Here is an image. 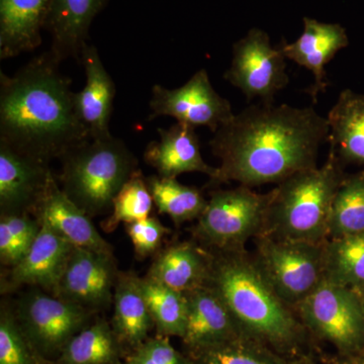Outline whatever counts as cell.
Here are the masks:
<instances>
[{
  "label": "cell",
  "mask_w": 364,
  "mask_h": 364,
  "mask_svg": "<svg viewBox=\"0 0 364 364\" xmlns=\"http://www.w3.org/2000/svg\"><path fill=\"white\" fill-rule=\"evenodd\" d=\"M329 134L327 119L313 107L250 105L210 141L213 155L221 163L208 186L215 188L234 181L252 188L316 168L318 150Z\"/></svg>",
  "instance_id": "1"
},
{
  "label": "cell",
  "mask_w": 364,
  "mask_h": 364,
  "mask_svg": "<svg viewBox=\"0 0 364 364\" xmlns=\"http://www.w3.org/2000/svg\"><path fill=\"white\" fill-rule=\"evenodd\" d=\"M60 64L49 51L13 76L0 72V142L46 163L90 140Z\"/></svg>",
  "instance_id": "2"
},
{
  "label": "cell",
  "mask_w": 364,
  "mask_h": 364,
  "mask_svg": "<svg viewBox=\"0 0 364 364\" xmlns=\"http://www.w3.org/2000/svg\"><path fill=\"white\" fill-rule=\"evenodd\" d=\"M210 251L205 286L221 296L244 334L289 359L313 351L305 326L268 286L247 249Z\"/></svg>",
  "instance_id": "3"
},
{
  "label": "cell",
  "mask_w": 364,
  "mask_h": 364,
  "mask_svg": "<svg viewBox=\"0 0 364 364\" xmlns=\"http://www.w3.org/2000/svg\"><path fill=\"white\" fill-rule=\"evenodd\" d=\"M344 166L330 150L322 167L303 170L277 184L272 191L263 235L311 243L329 240L330 213L347 176Z\"/></svg>",
  "instance_id": "4"
},
{
  "label": "cell",
  "mask_w": 364,
  "mask_h": 364,
  "mask_svg": "<svg viewBox=\"0 0 364 364\" xmlns=\"http://www.w3.org/2000/svg\"><path fill=\"white\" fill-rule=\"evenodd\" d=\"M60 160V188L90 218L111 210L114 196L138 170L135 155L112 135L90 139Z\"/></svg>",
  "instance_id": "5"
},
{
  "label": "cell",
  "mask_w": 364,
  "mask_h": 364,
  "mask_svg": "<svg viewBox=\"0 0 364 364\" xmlns=\"http://www.w3.org/2000/svg\"><path fill=\"white\" fill-rule=\"evenodd\" d=\"M272 191L258 193L248 186L214 189L191 236L212 251L245 250L246 243L263 234Z\"/></svg>",
  "instance_id": "6"
},
{
  "label": "cell",
  "mask_w": 364,
  "mask_h": 364,
  "mask_svg": "<svg viewBox=\"0 0 364 364\" xmlns=\"http://www.w3.org/2000/svg\"><path fill=\"white\" fill-rule=\"evenodd\" d=\"M253 243L251 255L256 267L291 310L325 279V243L286 240L263 234L254 238Z\"/></svg>",
  "instance_id": "7"
},
{
  "label": "cell",
  "mask_w": 364,
  "mask_h": 364,
  "mask_svg": "<svg viewBox=\"0 0 364 364\" xmlns=\"http://www.w3.org/2000/svg\"><path fill=\"white\" fill-rule=\"evenodd\" d=\"M293 310L312 339L332 345L336 353L363 348V311L353 289L324 279Z\"/></svg>",
  "instance_id": "8"
},
{
  "label": "cell",
  "mask_w": 364,
  "mask_h": 364,
  "mask_svg": "<svg viewBox=\"0 0 364 364\" xmlns=\"http://www.w3.org/2000/svg\"><path fill=\"white\" fill-rule=\"evenodd\" d=\"M23 331L41 353L56 361L68 342L90 324L97 314L32 287L14 308Z\"/></svg>",
  "instance_id": "9"
},
{
  "label": "cell",
  "mask_w": 364,
  "mask_h": 364,
  "mask_svg": "<svg viewBox=\"0 0 364 364\" xmlns=\"http://www.w3.org/2000/svg\"><path fill=\"white\" fill-rule=\"evenodd\" d=\"M286 59L280 46L272 47L264 31L253 28L235 43L231 66L224 77L247 100L259 98L263 104H274L275 95L289 82Z\"/></svg>",
  "instance_id": "10"
},
{
  "label": "cell",
  "mask_w": 364,
  "mask_h": 364,
  "mask_svg": "<svg viewBox=\"0 0 364 364\" xmlns=\"http://www.w3.org/2000/svg\"><path fill=\"white\" fill-rule=\"evenodd\" d=\"M149 121L159 117H174L178 123L208 127L215 133L235 116L229 100L210 83L205 69L196 72L186 85L174 90L153 86Z\"/></svg>",
  "instance_id": "11"
},
{
  "label": "cell",
  "mask_w": 364,
  "mask_h": 364,
  "mask_svg": "<svg viewBox=\"0 0 364 364\" xmlns=\"http://www.w3.org/2000/svg\"><path fill=\"white\" fill-rule=\"evenodd\" d=\"M119 273L114 253L74 247L55 296L102 312L114 303Z\"/></svg>",
  "instance_id": "12"
},
{
  "label": "cell",
  "mask_w": 364,
  "mask_h": 364,
  "mask_svg": "<svg viewBox=\"0 0 364 364\" xmlns=\"http://www.w3.org/2000/svg\"><path fill=\"white\" fill-rule=\"evenodd\" d=\"M41 231L25 257L2 273L1 294L21 287H40L55 296L75 246L49 224L40 221Z\"/></svg>",
  "instance_id": "13"
},
{
  "label": "cell",
  "mask_w": 364,
  "mask_h": 364,
  "mask_svg": "<svg viewBox=\"0 0 364 364\" xmlns=\"http://www.w3.org/2000/svg\"><path fill=\"white\" fill-rule=\"evenodd\" d=\"M53 176L49 163L0 142V215H35Z\"/></svg>",
  "instance_id": "14"
},
{
  "label": "cell",
  "mask_w": 364,
  "mask_h": 364,
  "mask_svg": "<svg viewBox=\"0 0 364 364\" xmlns=\"http://www.w3.org/2000/svg\"><path fill=\"white\" fill-rule=\"evenodd\" d=\"M349 45L348 36L338 23H326L304 18V32L291 44L280 45L287 59L308 69L315 77L314 85L306 88L314 102H317L318 93L325 92L329 86L326 78L325 66L335 55Z\"/></svg>",
  "instance_id": "15"
},
{
  "label": "cell",
  "mask_w": 364,
  "mask_h": 364,
  "mask_svg": "<svg viewBox=\"0 0 364 364\" xmlns=\"http://www.w3.org/2000/svg\"><path fill=\"white\" fill-rule=\"evenodd\" d=\"M184 294L188 299V322L181 339L184 351L223 343L245 335L212 287H198Z\"/></svg>",
  "instance_id": "16"
},
{
  "label": "cell",
  "mask_w": 364,
  "mask_h": 364,
  "mask_svg": "<svg viewBox=\"0 0 364 364\" xmlns=\"http://www.w3.org/2000/svg\"><path fill=\"white\" fill-rule=\"evenodd\" d=\"M159 140L148 144L144 160L163 178H177L182 173L200 172L210 179L217 174V167L203 160L200 140L195 127L178 123L168 129H158Z\"/></svg>",
  "instance_id": "17"
},
{
  "label": "cell",
  "mask_w": 364,
  "mask_h": 364,
  "mask_svg": "<svg viewBox=\"0 0 364 364\" xmlns=\"http://www.w3.org/2000/svg\"><path fill=\"white\" fill-rule=\"evenodd\" d=\"M85 71V85L75 92L76 109L90 132V139L112 136L109 123L116 95V85L102 63L97 48L86 45L81 54Z\"/></svg>",
  "instance_id": "18"
},
{
  "label": "cell",
  "mask_w": 364,
  "mask_h": 364,
  "mask_svg": "<svg viewBox=\"0 0 364 364\" xmlns=\"http://www.w3.org/2000/svg\"><path fill=\"white\" fill-rule=\"evenodd\" d=\"M212 254L195 239L176 241L154 256L145 277L182 294L207 284Z\"/></svg>",
  "instance_id": "19"
},
{
  "label": "cell",
  "mask_w": 364,
  "mask_h": 364,
  "mask_svg": "<svg viewBox=\"0 0 364 364\" xmlns=\"http://www.w3.org/2000/svg\"><path fill=\"white\" fill-rule=\"evenodd\" d=\"M33 217L49 224L75 247L114 253L112 246L97 231L90 215L65 195L55 176Z\"/></svg>",
  "instance_id": "20"
},
{
  "label": "cell",
  "mask_w": 364,
  "mask_h": 364,
  "mask_svg": "<svg viewBox=\"0 0 364 364\" xmlns=\"http://www.w3.org/2000/svg\"><path fill=\"white\" fill-rule=\"evenodd\" d=\"M107 0H51L47 26L51 33V54L60 63L67 59L81 61L87 45L91 23Z\"/></svg>",
  "instance_id": "21"
},
{
  "label": "cell",
  "mask_w": 364,
  "mask_h": 364,
  "mask_svg": "<svg viewBox=\"0 0 364 364\" xmlns=\"http://www.w3.org/2000/svg\"><path fill=\"white\" fill-rule=\"evenodd\" d=\"M50 4L51 0H0V59L39 47Z\"/></svg>",
  "instance_id": "22"
},
{
  "label": "cell",
  "mask_w": 364,
  "mask_h": 364,
  "mask_svg": "<svg viewBox=\"0 0 364 364\" xmlns=\"http://www.w3.org/2000/svg\"><path fill=\"white\" fill-rule=\"evenodd\" d=\"M133 272H119L114 291L111 325L127 355L141 346L155 328L140 284Z\"/></svg>",
  "instance_id": "23"
},
{
  "label": "cell",
  "mask_w": 364,
  "mask_h": 364,
  "mask_svg": "<svg viewBox=\"0 0 364 364\" xmlns=\"http://www.w3.org/2000/svg\"><path fill=\"white\" fill-rule=\"evenodd\" d=\"M327 121L330 150L344 165L364 167V95L342 91Z\"/></svg>",
  "instance_id": "24"
},
{
  "label": "cell",
  "mask_w": 364,
  "mask_h": 364,
  "mask_svg": "<svg viewBox=\"0 0 364 364\" xmlns=\"http://www.w3.org/2000/svg\"><path fill=\"white\" fill-rule=\"evenodd\" d=\"M127 352L105 318L83 328L66 345L57 364H124Z\"/></svg>",
  "instance_id": "25"
},
{
  "label": "cell",
  "mask_w": 364,
  "mask_h": 364,
  "mask_svg": "<svg viewBox=\"0 0 364 364\" xmlns=\"http://www.w3.org/2000/svg\"><path fill=\"white\" fill-rule=\"evenodd\" d=\"M148 188L160 214L167 215L177 228L195 221L203 214L208 200L200 189L186 186L176 178L146 177Z\"/></svg>",
  "instance_id": "26"
},
{
  "label": "cell",
  "mask_w": 364,
  "mask_h": 364,
  "mask_svg": "<svg viewBox=\"0 0 364 364\" xmlns=\"http://www.w3.org/2000/svg\"><path fill=\"white\" fill-rule=\"evenodd\" d=\"M325 279L351 289H364V231L326 242Z\"/></svg>",
  "instance_id": "27"
},
{
  "label": "cell",
  "mask_w": 364,
  "mask_h": 364,
  "mask_svg": "<svg viewBox=\"0 0 364 364\" xmlns=\"http://www.w3.org/2000/svg\"><path fill=\"white\" fill-rule=\"evenodd\" d=\"M140 284L154 321L156 334L169 338H183L188 322L186 294L147 277H141Z\"/></svg>",
  "instance_id": "28"
},
{
  "label": "cell",
  "mask_w": 364,
  "mask_h": 364,
  "mask_svg": "<svg viewBox=\"0 0 364 364\" xmlns=\"http://www.w3.org/2000/svg\"><path fill=\"white\" fill-rule=\"evenodd\" d=\"M183 352L195 364H289V358L246 335L223 343Z\"/></svg>",
  "instance_id": "29"
},
{
  "label": "cell",
  "mask_w": 364,
  "mask_h": 364,
  "mask_svg": "<svg viewBox=\"0 0 364 364\" xmlns=\"http://www.w3.org/2000/svg\"><path fill=\"white\" fill-rule=\"evenodd\" d=\"M364 231V171L347 174L339 186L329 218V239Z\"/></svg>",
  "instance_id": "30"
},
{
  "label": "cell",
  "mask_w": 364,
  "mask_h": 364,
  "mask_svg": "<svg viewBox=\"0 0 364 364\" xmlns=\"http://www.w3.org/2000/svg\"><path fill=\"white\" fill-rule=\"evenodd\" d=\"M153 205L154 200L148 188L146 177L141 170H136L114 196L112 214L100 223V227L105 233H112L122 223L128 224L150 217Z\"/></svg>",
  "instance_id": "31"
},
{
  "label": "cell",
  "mask_w": 364,
  "mask_h": 364,
  "mask_svg": "<svg viewBox=\"0 0 364 364\" xmlns=\"http://www.w3.org/2000/svg\"><path fill=\"white\" fill-rule=\"evenodd\" d=\"M0 364H57L48 359L23 331L13 306L0 309Z\"/></svg>",
  "instance_id": "32"
},
{
  "label": "cell",
  "mask_w": 364,
  "mask_h": 364,
  "mask_svg": "<svg viewBox=\"0 0 364 364\" xmlns=\"http://www.w3.org/2000/svg\"><path fill=\"white\" fill-rule=\"evenodd\" d=\"M124 230L131 239L135 256L138 260L154 257L162 249L163 240L170 233L156 217L146 218L140 221L124 224Z\"/></svg>",
  "instance_id": "33"
},
{
  "label": "cell",
  "mask_w": 364,
  "mask_h": 364,
  "mask_svg": "<svg viewBox=\"0 0 364 364\" xmlns=\"http://www.w3.org/2000/svg\"><path fill=\"white\" fill-rule=\"evenodd\" d=\"M124 364H195L188 354L174 348L169 337L155 334L124 358Z\"/></svg>",
  "instance_id": "34"
},
{
  "label": "cell",
  "mask_w": 364,
  "mask_h": 364,
  "mask_svg": "<svg viewBox=\"0 0 364 364\" xmlns=\"http://www.w3.org/2000/svg\"><path fill=\"white\" fill-rule=\"evenodd\" d=\"M30 248L26 247L14 236L9 228L0 222V262L2 267H16L26 255Z\"/></svg>",
  "instance_id": "35"
},
{
  "label": "cell",
  "mask_w": 364,
  "mask_h": 364,
  "mask_svg": "<svg viewBox=\"0 0 364 364\" xmlns=\"http://www.w3.org/2000/svg\"><path fill=\"white\" fill-rule=\"evenodd\" d=\"M321 359L324 364H364V347L350 353H335L334 355Z\"/></svg>",
  "instance_id": "36"
},
{
  "label": "cell",
  "mask_w": 364,
  "mask_h": 364,
  "mask_svg": "<svg viewBox=\"0 0 364 364\" xmlns=\"http://www.w3.org/2000/svg\"><path fill=\"white\" fill-rule=\"evenodd\" d=\"M289 364H324L322 359L316 358L313 351L301 354L296 358L289 359Z\"/></svg>",
  "instance_id": "37"
},
{
  "label": "cell",
  "mask_w": 364,
  "mask_h": 364,
  "mask_svg": "<svg viewBox=\"0 0 364 364\" xmlns=\"http://www.w3.org/2000/svg\"><path fill=\"white\" fill-rule=\"evenodd\" d=\"M356 294H358V296L359 299V301H360L361 311H363V334H364V289H353Z\"/></svg>",
  "instance_id": "38"
}]
</instances>
